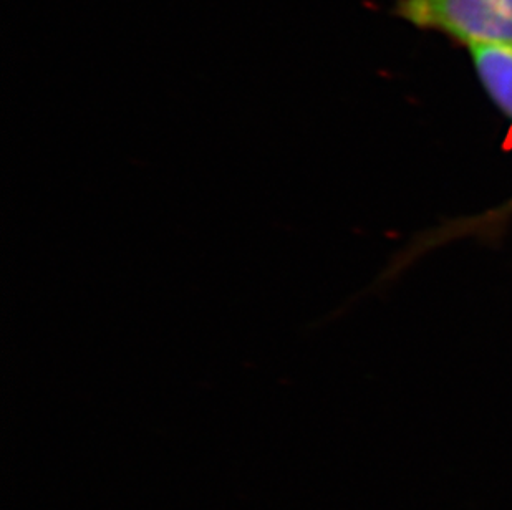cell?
Here are the masks:
<instances>
[{
  "instance_id": "6da1fadb",
  "label": "cell",
  "mask_w": 512,
  "mask_h": 510,
  "mask_svg": "<svg viewBox=\"0 0 512 510\" xmlns=\"http://www.w3.org/2000/svg\"><path fill=\"white\" fill-rule=\"evenodd\" d=\"M398 12L466 45L512 42V17L503 0H400Z\"/></svg>"
},
{
  "instance_id": "7a4b0ae2",
  "label": "cell",
  "mask_w": 512,
  "mask_h": 510,
  "mask_svg": "<svg viewBox=\"0 0 512 510\" xmlns=\"http://www.w3.org/2000/svg\"><path fill=\"white\" fill-rule=\"evenodd\" d=\"M489 97L512 118V42L468 45Z\"/></svg>"
}]
</instances>
